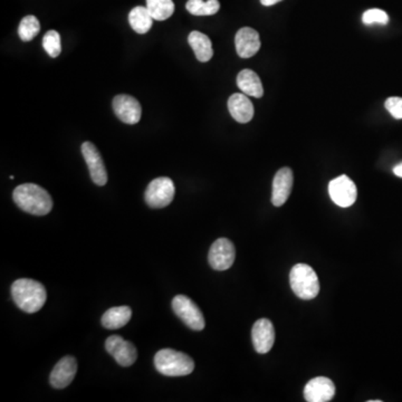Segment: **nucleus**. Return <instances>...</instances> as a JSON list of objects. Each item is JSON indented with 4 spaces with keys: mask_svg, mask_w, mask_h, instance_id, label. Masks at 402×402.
I'll return each mask as SVG.
<instances>
[{
    "mask_svg": "<svg viewBox=\"0 0 402 402\" xmlns=\"http://www.w3.org/2000/svg\"><path fill=\"white\" fill-rule=\"evenodd\" d=\"M13 198L20 209L34 216L47 215L53 208L50 193L35 183H22L15 188Z\"/></svg>",
    "mask_w": 402,
    "mask_h": 402,
    "instance_id": "obj_1",
    "label": "nucleus"
},
{
    "mask_svg": "<svg viewBox=\"0 0 402 402\" xmlns=\"http://www.w3.org/2000/svg\"><path fill=\"white\" fill-rule=\"evenodd\" d=\"M15 303L26 313H36L44 306L47 293L44 285L34 279H17L11 285Z\"/></svg>",
    "mask_w": 402,
    "mask_h": 402,
    "instance_id": "obj_2",
    "label": "nucleus"
},
{
    "mask_svg": "<svg viewBox=\"0 0 402 402\" xmlns=\"http://www.w3.org/2000/svg\"><path fill=\"white\" fill-rule=\"evenodd\" d=\"M155 366L158 372L167 377H183L195 370V362L186 353L163 349L155 356Z\"/></svg>",
    "mask_w": 402,
    "mask_h": 402,
    "instance_id": "obj_3",
    "label": "nucleus"
},
{
    "mask_svg": "<svg viewBox=\"0 0 402 402\" xmlns=\"http://www.w3.org/2000/svg\"><path fill=\"white\" fill-rule=\"evenodd\" d=\"M289 284L300 300H313L320 293L319 277L307 264L295 265L289 273Z\"/></svg>",
    "mask_w": 402,
    "mask_h": 402,
    "instance_id": "obj_4",
    "label": "nucleus"
},
{
    "mask_svg": "<svg viewBox=\"0 0 402 402\" xmlns=\"http://www.w3.org/2000/svg\"><path fill=\"white\" fill-rule=\"evenodd\" d=\"M176 193L174 183L168 176H160L152 180L146 188L144 199L150 208L161 209L172 202Z\"/></svg>",
    "mask_w": 402,
    "mask_h": 402,
    "instance_id": "obj_5",
    "label": "nucleus"
},
{
    "mask_svg": "<svg viewBox=\"0 0 402 402\" xmlns=\"http://www.w3.org/2000/svg\"><path fill=\"white\" fill-rule=\"evenodd\" d=\"M172 310L188 328L193 331L204 330L205 317L197 304L185 295H176L172 300Z\"/></svg>",
    "mask_w": 402,
    "mask_h": 402,
    "instance_id": "obj_6",
    "label": "nucleus"
},
{
    "mask_svg": "<svg viewBox=\"0 0 402 402\" xmlns=\"http://www.w3.org/2000/svg\"><path fill=\"white\" fill-rule=\"evenodd\" d=\"M328 193L334 204L342 208L352 206L358 197L356 183L345 174H342L330 182Z\"/></svg>",
    "mask_w": 402,
    "mask_h": 402,
    "instance_id": "obj_7",
    "label": "nucleus"
},
{
    "mask_svg": "<svg viewBox=\"0 0 402 402\" xmlns=\"http://www.w3.org/2000/svg\"><path fill=\"white\" fill-rule=\"evenodd\" d=\"M235 257H236V249L234 244L227 238H219L210 247L208 261L214 270L223 272L232 268Z\"/></svg>",
    "mask_w": 402,
    "mask_h": 402,
    "instance_id": "obj_8",
    "label": "nucleus"
},
{
    "mask_svg": "<svg viewBox=\"0 0 402 402\" xmlns=\"http://www.w3.org/2000/svg\"><path fill=\"white\" fill-rule=\"evenodd\" d=\"M105 349L121 366H131L138 359L137 347L120 335L109 336L105 341Z\"/></svg>",
    "mask_w": 402,
    "mask_h": 402,
    "instance_id": "obj_9",
    "label": "nucleus"
},
{
    "mask_svg": "<svg viewBox=\"0 0 402 402\" xmlns=\"http://www.w3.org/2000/svg\"><path fill=\"white\" fill-rule=\"evenodd\" d=\"M82 155L88 163V171L92 181L97 186H105L108 182V171L105 168L102 157L97 146L92 142H84L82 144Z\"/></svg>",
    "mask_w": 402,
    "mask_h": 402,
    "instance_id": "obj_10",
    "label": "nucleus"
},
{
    "mask_svg": "<svg viewBox=\"0 0 402 402\" xmlns=\"http://www.w3.org/2000/svg\"><path fill=\"white\" fill-rule=\"evenodd\" d=\"M113 110L118 119L127 124L138 123L141 120L142 109L138 99L127 95V94H120L113 99Z\"/></svg>",
    "mask_w": 402,
    "mask_h": 402,
    "instance_id": "obj_11",
    "label": "nucleus"
},
{
    "mask_svg": "<svg viewBox=\"0 0 402 402\" xmlns=\"http://www.w3.org/2000/svg\"><path fill=\"white\" fill-rule=\"evenodd\" d=\"M254 349L259 354L270 352L275 342V328L268 319L256 321L251 328Z\"/></svg>",
    "mask_w": 402,
    "mask_h": 402,
    "instance_id": "obj_12",
    "label": "nucleus"
},
{
    "mask_svg": "<svg viewBox=\"0 0 402 402\" xmlns=\"http://www.w3.org/2000/svg\"><path fill=\"white\" fill-rule=\"evenodd\" d=\"M78 372V362L74 356H64L54 366L50 373V382L55 389H64L74 380Z\"/></svg>",
    "mask_w": 402,
    "mask_h": 402,
    "instance_id": "obj_13",
    "label": "nucleus"
},
{
    "mask_svg": "<svg viewBox=\"0 0 402 402\" xmlns=\"http://www.w3.org/2000/svg\"><path fill=\"white\" fill-rule=\"evenodd\" d=\"M335 396V386L328 377H317L307 382L304 398L307 402H328Z\"/></svg>",
    "mask_w": 402,
    "mask_h": 402,
    "instance_id": "obj_14",
    "label": "nucleus"
},
{
    "mask_svg": "<svg viewBox=\"0 0 402 402\" xmlns=\"http://www.w3.org/2000/svg\"><path fill=\"white\" fill-rule=\"evenodd\" d=\"M235 45L238 56L242 58L256 55L261 48L259 34L251 27L240 28L235 37Z\"/></svg>",
    "mask_w": 402,
    "mask_h": 402,
    "instance_id": "obj_15",
    "label": "nucleus"
},
{
    "mask_svg": "<svg viewBox=\"0 0 402 402\" xmlns=\"http://www.w3.org/2000/svg\"><path fill=\"white\" fill-rule=\"evenodd\" d=\"M293 172L289 168H282L274 176L272 204L275 207L283 206L292 193Z\"/></svg>",
    "mask_w": 402,
    "mask_h": 402,
    "instance_id": "obj_16",
    "label": "nucleus"
},
{
    "mask_svg": "<svg viewBox=\"0 0 402 402\" xmlns=\"http://www.w3.org/2000/svg\"><path fill=\"white\" fill-rule=\"evenodd\" d=\"M229 113L240 123H248L254 116V105L246 94H233L228 99Z\"/></svg>",
    "mask_w": 402,
    "mask_h": 402,
    "instance_id": "obj_17",
    "label": "nucleus"
},
{
    "mask_svg": "<svg viewBox=\"0 0 402 402\" xmlns=\"http://www.w3.org/2000/svg\"><path fill=\"white\" fill-rule=\"evenodd\" d=\"M237 85L240 91L244 92V94L249 95V97L259 99L264 94L262 81L259 78L258 75L251 69H242L237 76Z\"/></svg>",
    "mask_w": 402,
    "mask_h": 402,
    "instance_id": "obj_18",
    "label": "nucleus"
},
{
    "mask_svg": "<svg viewBox=\"0 0 402 402\" xmlns=\"http://www.w3.org/2000/svg\"><path fill=\"white\" fill-rule=\"evenodd\" d=\"M131 317L132 311L129 306H116L105 312L101 322L108 330H118L125 326L131 320Z\"/></svg>",
    "mask_w": 402,
    "mask_h": 402,
    "instance_id": "obj_19",
    "label": "nucleus"
},
{
    "mask_svg": "<svg viewBox=\"0 0 402 402\" xmlns=\"http://www.w3.org/2000/svg\"><path fill=\"white\" fill-rule=\"evenodd\" d=\"M188 43L196 54L197 60L199 62L206 63V62H209L212 60L214 50H212V41L207 35L200 33V32H191L188 36Z\"/></svg>",
    "mask_w": 402,
    "mask_h": 402,
    "instance_id": "obj_20",
    "label": "nucleus"
},
{
    "mask_svg": "<svg viewBox=\"0 0 402 402\" xmlns=\"http://www.w3.org/2000/svg\"><path fill=\"white\" fill-rule=\"evenodd\" d=\"M153 17L146 7L138 6L130 11L129 22L133 31L138 34H146L151 29Z\"/></svg>",
    "mask_w": 402,
    "mask_h": 402,
    "instance_id": "obj_21",
    "label": "nucleus"
},
{
    "mask_svg": "<svg viewBox=\"0 0 402 402\" xmlns=\"http://www.w3.org/2000/svg\"><path fill=\"white\" fill-rule=\"evenodd\" d=\"M146 8L153 20H168L174 13V3L172 0H146Z\"/></svg>",
    "mask_w": 402,
    "mask_h": 402,
    "instance_id": "obj_22",
    "label": "nucleus"
},
{
    "mask_svg": "<svg viewBox=\"0 0 402 402\" xmlns=\"http://www.w3.org/2000/svg\"><path fill=\"white\" fill-rule=\"evenodd\" d=\"M186 8L195 16H212L219 11L221 4L218 0H188Z\"/></svg>",
    "mask_w": 402,
    "mask_h": 402,
    "instance_id": "obj_23",
    "label": "nucleus"
},
{
    "mask_svg": "<svg viewBox=\"0 0 402 402\" xmlns=\"http://www.w3.org/2000/svg\"><path fill=\"white\" fill-rule=\"evenodd\" d=\"M39 32L41 24L36 17L29 15L22 18L18 27V35L22 41H31L39 35Z\"/></svg>",
    "mask_w": 402,
    "mask_h": 402,
    "instance_id": "obj_24",
    "label": "nucleus"
},
{
    "mask_svg": "<svg viewBox=\"0 0 402 402\" xmlns=\"http://www.w3.org/2000/svg\"><path fill=\"white\" fill-rule=\"evenodd\" d=\"M43 47L45 52L50 56L55 58L60 56L62 52L61 36L56 31H48L44 35L43 39Z\"/></svg>",
    "mask_w": 402,
    "mask_h": 402,
    "instance_id": "obj_25",
    "label": "nucleus"
},
{
    "mask_svg": "<svg viewBox=\"0 0 402 402\" xmlns=\"http://www.w3.org/2000/svg\"><path fill=\"white\" fill-rule=\"evenodd\" d=\"M362 22L366 25H373V24L387 25L389 22V16L386 11H382V9H369L362 16Z\"/></svg>",
    "mask_w": 402,
    "mask_h": 402,
    "instance_id": "obj_26",
    "label": "nucleus"
},
{
    "mask_svg": "<svg viewBox=\"0 0 402 402\" xmlns=\"http://www.w3.org/2000/svg\"><path fill=\"white\" fill-rule=\"evenodd\" d=\"M384 106L394 119H402V97H389L384 103Z\"/></svg>",
    "mask_w": 402,
    "mask_h": 402,
    "instance_id": "obj_27",
    "label": "nucleus"
},
{
    "mask_svg": "<svg viewBox=\"0 0 402 402\" xmlns=\"http://www.w3.org/2000/svg\"><path fill=\"white\" fill-rule=\"evenodd\" d=\"M394 174H396V176H399V178H402V162L394 167Z\"/></svg>",
    "mask_w": 402,
    "mask_h": 402,
    "instance_id": "obj_28",
    "label": "nucleus"
},
{
    "mask_svg": "<svg viewBox=\"0 0 402 402\" xmlns=\"http://www.w3.org/2000/svg\"><path fill=\"white\" fill-rule=\"evenodd\" d=\"M279 1H282V0H261V3H262V5L264 6H273V5H276V4L279 3Z\"/></svg>",
    "mask_w": 402,
    "mask_h": 402,
    "instance_id": "obj_29",
    "label": "nucleus"
}]
</instances>
